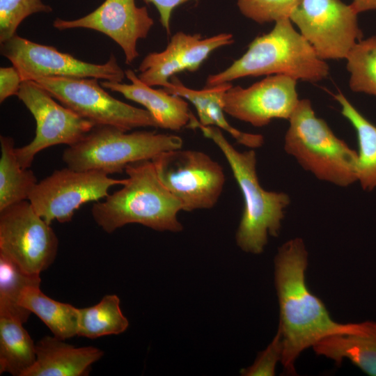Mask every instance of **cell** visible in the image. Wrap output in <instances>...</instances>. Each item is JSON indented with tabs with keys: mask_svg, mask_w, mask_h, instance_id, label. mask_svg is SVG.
Wrapping results in <instances>:
<instances>
[{
	"mask_svg": "<svg viewBox=\"0 0 376 376\" xmlns=\"http://www.w3.org/2000/svg\"><path fill=\"white\" fill-rule=\"evenodd\" d=\"M308 253L301 238L282 244L274 259V280L280 308L283 340L281 362L295 373V363L306 349L322 338L355 331L360 323L342 324L332 320L323 302L308 288Z\"/></svg>",
	"mask_w": 376,
	"mask_h": 376,
	"instance_id": "6da1fadb",
	"label": "cell"
},
{
	"mask_svg": "<svg viewBox=\"0 0 376 376\" xmlns=\"http://www.w3.org/2000/svg\"><path fill=\"white\" fill-rule=\"evenodd\" d=\"M124 171L123 187L92 206L95 222L107 233L129 224L161 232L182 230L178 219L182 204L161 182L152 160L130 164Z\"/></svg>",
	"mask_w": 376,
	"mask_h": 376,
	"instance_id": "7a4b0ae2",
	"label": "cell"
},
{
	"mask_svg": "<svg viewBox=\"0 0 376 376\" xmlns=\"http://www.w3.org/2000/svg\"><path fill=\"white\" fill-rule=\"evenodd\" d=\"M189 128L200 129L211 139L227 159L244 199L242 217L235 234L237 245L246 253H261L268 236L277 237L289 205V196L283 192L265 190L260 184L253 149L240 152L225 138L219 128L204 126L194 117Z\"/></svg>",
	"mask_w": 376,
	"mask_h": 376,
	"instance_id": "3957f363",
	"label": "cell"
},
{
	"mask_svg": "<svg viewBox=\"0 0 376 376\" xmlns=\"http://www.w3.org/2000/svg\"><path fill=\"white\" fill-rule=\"evenodd\" d=\"M329 66L293 27L289 17L275 22L268 33L256 37L247 51L228 68L208 76L206 86L245 77L285 75L311 82L327 77Z\"/></svg>",
	"mask_w": 376,
	"mask_h": 376,
	"instance_id": "277c9868",
	"label": "cell"
},
{
	"mask_svg": "<svg viewBox=\"0 0 376 376\" xmlns=\"http://www.w3.org/2000/svg\"><path fill=\"white\" fill-rule=\"evenodd\" d=\"M284 150L315 178L346 187L357 179V152L315 116L308 99L299 100L289 118Z\"/></svg>",
	"mask_w": 376,
	"mask_h": 376,
	"instance_id": "5b68a950",
	"label": "cell"
},
{
	"mask_svg": "<svg viewBox=\"0 0 376 376\" xmlns=\"http://www.w3.org/2000/svg\"><path fill=\"white\" fill-rule=\"evenodd\" d=\"M109 125H95L63 153L65 165L78 171L122 173L130 164L152 160L159 154L181 148L182 139L155 131L128 132Z\"/></svg>",
	"mask_w": 376,
	"mask_h": 376,
	"instance_id": "8992f818",
	"label": "cell"
},
{
	"mask_svg": "<svg viewBox=\"0 0 376 376\" xmlns=\"http://www.w3.org/2000/svg\"><path fill=\"white\" fill-rule=\"evenodd\" d=\"M164 186L182 204V210L210 209L217 203L226 178L222 166L207 154L181 148L152 159Z\"/></svg>",
	"mask_w": 376,
	"mask_h": 376,
	"instance_id": "52a82bcc",
	"label": "cell"
},
{
	"mask_svg": "<svg viewBox=\"0 0 376 376\" xmlns=\"http://www.w3.org/2000/svg\"><path fill=\"white\" fill-rule=\"evenodd\" d=\"M54 99L95 125H109L130 131L159 127L146 110L114 98L95 78L42 77L35 81Z\"/></svg>",
	"mask_w": 376,
	"mask_h": 376,
	"instance_id": "ba28073f",
	"label": "cell"
},
{
	"mask_svg": "<svg viewBox=\"0 0 376 376\" xmlns=\"http://www.w3.org/2000/svg\"><path fill=\"white\" fill-rule=\"evenodd\" d=\"M125 179H115L99 171H78L66 166L38 182L29 196L35 211L49 224L56 220H72L82 205L104 198L109 189L123 185Z\"/></svg>",
	"mask_w": 376,
	"mask_h": 376,
	"instance_id": "9c48e42d",
	"label": "cell"
},
{
	"mask_svg": "<svg viewBox=\"0 0 376 376\" xmlns=\"http://www.w3.org/2000/svg\"><path fill=\"white\" fill-rule=\"evenodd\" d=\"M58 239L29 200L0 211V253L25 272L40 274L54 261Z\"/></svg>",
	"mask_w": 376,
	"mask_h": 376,
	"instance_id": "30bf717a",
	"label": "cell"
},
{
	"mask_svg": "<svg viewBox=\"0 0 376 376\" xmlns=\"http://www.w3.org/2000/svg\"><path fill=\"white\" fill-rule=\"evenodd\" d=\"M357 14L340 0H302L289 18L320 58L343 59L363 36Z\"/></svg>",
	"mask_w": 376,
	"mask_h": 376,
	"instance_id": "8fae6325",
	"label": "cell"
},
{
	"mask_svg": "<svg viewBox=\"0 0 376 376\" xmlns=\"http://www.w3.org/2000/svg\"><path fill=\"white\" fill-rule=\"evenodd\" d=\"M17 95L36 123L33 139L27 145L15 148L23 168L29 169L35 156L45 148L61 144L70 146L77 143L95 125L56 102L36 81H23Z\"/></svg>",
	"mask_w": 376,
	"mask_h": 376,
	"instance_id": "7c38bea8",
	"label": "cell"
},
{
	"mask_svg": "<svg viewBox=\"0 0 376 376\" xmlns=\"http://www.w3.org/2000/svg\"><path fill=\"white\" fill-rule=\"evenodd\" d=\"M1 53L18 70L23 81L65 77L121 82L125 76L113 54L104 64L87 63L54 47L36 43L17 34L1 43Z\"/></svg>",
	"mask_w": 376,
	"mask_h": 376,
	"instance_id": "4fadbf2b",
	"label": "cell"
},
{
	"mask_svg": "<svg viewBox=\"0 0 376 376\" xmlns=\"http://www.w3.org/2000/svg\"><path fill=\"white\" fill-rule=\"evenodd\" d=\"M296 84L292 77L275 75L248 88L232 86L223 95L224 112L258 127L274 118L289 120L299 101Z\"/></svg>",
	"mask_w": 376,
	"mask_h": 376,
	"instance_id": "5bb4252c",
	"label": "cell"
},
{
	"mask_svg": "<svg viewBox=\"0 0 376 376\" xmlns=\"http://www.w3.org/2000/svg\"><path fill=\"white\" fill-rule=\"evenodd\" d=\"M153 19L146 7H137L134 0H105L87 15L73 20L57 18L53 26L58 30L85 28L101 32L123 49L125 63L131 65L139 56L137 42L147 37Z\"/></svg>",
	"mask_w": 376,
	"mask_h": 376,
	"instance_id": "9a60e30c",
	"label": "cell"
},
{
	"mask_svg": "<svg viewBox=\"0 0 376 376\" xmlns=\"http://www.w3.org/2000/svg\"><path fill=\"white\" fill-rule=\"evenodd\" d=\"M233 35L220 33L201 38L200 34L175 33L166 49L148 54L141 61L139 78L150 86L164 88L176 73L197 70L215 49L233 42Z\"/></svg>",
	"mask_w": 376,
	"mask_h": 376,
	"instance_id": "2e32d148",
	"label": "cell"
},
{
	"mask_svg": "<svg viewBox=\"0 0 376 376\" xmlns=\"http://www.w3.org/2000/svg\"><path fill=\"white\" fill-rule=\"evenodd\" d=\"M131 84L104 80L102 86L121 93L127 99L143 105L157 122L159 128L180 130L187 127L192 113L186 100L162 89H155L143 83L130 69L125 71Z\"/></svg>",
	"mask_w": 376,
	"mask_h": 376,
	"instance_id": "e0dca14e",
	"label": "cell"
},
{
	"mask_svg": "<svg viewBox=\"0 0 376 376\" xmlns=\"http://www.w3.org/2000/svg\"><path fill=\"white\" fill-rule=\"evenodd\" d=\"M36 351V361L24 376H81L104 354L97 347H77L54 336L40 339Z\"/></svg>",
	"mask_w": 376,
	"mask_h": 376,
	"instance_id": "ac0fdd59",
	"label": "cell"
},
{
	"mask_svg": "<svg viewBox=\"0 0 376 376\" xmlns=\"http://www.w3.org/2000/svg\"><path fill=\"white\" fill-rule=\"evenodd\" d=\"M230 86L231 84L225 83L195 90L185 86L174 75L163 89L191 102L197 111L201 125L221 128L231 135L238 143L251 149L259 148L264 143L262 135L244 132L233 127L224 116L223 95Z\"/></svg>",
	"mask_w": 376,
	"mask_h": 376,
	"instance_id": "d6986e66",
	"label": "cell"
},
{
	"mask_svg": "<svg viewBox=\"0 0 376 376\" xmlns=\"http://www.w3.org/2000/svg\"><path fill=\"white\" fill-rule=\"evenodd\" d=\"M313 350L340 363L349 359L365 373L376 376V322H360L355 331L331 335L316 343Z\"/></svg>",
	"mask_w": 376,
	"mask_h": 376,
	"instance_id": "ffe728a7",
	"label": "cell"
},
{
	"mask_svg": "<svg viewBox=\"0 0 376 376\" xmlns=\"http://www.w3.org/2000/svg\"><path fill=\"white\" fill-rule=\"evenodd\" d=\"M40 285L26 288L19 304L36 315L55 337L65 340L77 336L79 308L51 299L41 291Z\"/></svg>",
	"mask_w": 376,
	"mask_h": 376,
	"instance_id": "44dd1931",
	"label": "cell"
},
{
	"mask_svg": "<svg viewBox=\"0 0 376 376\" xmlns=\"http://www.w3.org/2000/svg\"><path fill=\"white\" fill-rule=\"evenodd\" d=\"M23 324L0 316V374L24 376L36 361V344Z\"/></svg>",
	"mask_w": 376,
	"mask_h": 376,
	"instance_id": "7402d4cb",
	"label": "cell"
},
{
	"mask_svg": "<svg viewBox=\"0 0 376 376\" xmlns=\"http://www.w3.org/2000/svg\"><path fill=\"white\" fill-rule=\"evenodd\" d=\"M341 113L354 128L358 141L357 179L366 191L376 189V126L366 119L341 93L334 95Z\"/></svg>",
	"mask_w": 376,
	"mask_h": 376,
	"instance_id": "603a6c76",
	"label": "cell"
},
{
	"mask_svg": "<svg viewBox=\"0 0 376 376\" xmlns=\"http://www.w3.org/2000/svg\"><path fill=\"white\" fill-rule=\"evenodd\" d=\"M0 211L28 200L38 183L33 172L23 168L17 158L12 137L1 136Z\"/></svg>",
	"mask_w": 376,
	"mask_h": 376,
	"instance_id": "cb8c5ba5",
	"label": "cell"
},
{
	"mask_svg": "<svg viewBox=\"0 0 376 376\" xmlns=\"http://www.w3.org/2000/svg\"><path fill=\"white\" fill-rule=\"evenodd\" d=\"M40 274H30L11 259L0 253V316L26 323L31 312L19 304L22 292L32 285H40Z\"/></svg>",
	"mask_w": 376,
	"mask_h": 376,
	"instance_id": "d4e9b609",
	"label": "cell"
},
{
	"mask_svg": "<svg viewBox=\"0 0 376 376\" xmlns=\"http://www.w3.org/2000/svg\"><path fill=\"white\" fill-rule=\"evenodd\" d=\"M129 322L122 313L116 295H106L92 306L79 308L77 336L96 338L123 333Z\"/></svg>",
	"mask_w": 376,
	"mask_h": 376,
	"instance_id": "484cf974",
	"label": "cell"
},
{
	"mask_svg": "<svg viewBox=\"0 0 376 376\" xmlns=\"http://www.w3.org/2000/svg\"><path fill=\"white\" fill-rule=\"evenodd\" d=\"M346 59L351 90L376 96V36L359 41Z\"/></svg>",
	"mask_w": 376,
	"mask_h": 376,
	"instance_id": "4316f807",
	"label": "cell"
},
{
	"mask_svg": "<svg viewBox=\"0 0 376 376\" xmlns=\"http://www.w3.org/2000/svg\"><path fill=\"white\" fill-rule=\"evenodd\" d=\"M52 10L42 0H0L1 43L13 37L19 25L28 16Z\"/></svg>",
	"mask_w": 376,
	"mask_h": 376,
	"instance_id": "83f0119b",
	"label": "cell"
},
{
	"mask_svg": "<svg viewBox=\"0 0 376 376\" xmlns=\"http://www.w3.org/2000/svg\"><path fill=\"white\" fill-rule=\"evenodd\" d=\"M302 0H237L241 13L259 23L276 22L289 17Z\"/></svg>",
	"mask_w": 376,
	"mask_h": 376,
	"instance_id": "f1b7e54d",
	"label": "cell"
},
{
	"mask_svg": "<svg viewBox=\"0 0 376 376\" xmlns=\"http://www.w3.org/2000/svg\"><path fill=\"white\" fill-rule=\"evenodd\" d=\"M283 352V340L281 330L277 333L267 348L261 352L254 363L241 370L244 376H273L275 375L276 366L281 361Z\"/></svg>",
	"mask_w": 376,
	"mask_h": 376,
	"instance_id": "f546056e",
	"label": "cell"
},
{
	"mask_svg": "<svg viewBox=\"0 0 376 376\" xmlns=\"http://www.w3.org/2000/svg\"><path fill=\"white\" fill-rule=\"evenodd\" d=\"M23 82L18 70L13 66L0 68V102L17 95Z\"/></svg>",
	"mask_w": 376,
	"mask_h": 376,
	"instance_id": "4dcf8cb0",
	"label": "cell"
},
{
	"mask_svg": "<svg viewBox=\"0 0 376 376\" xmlns=\"http://www.w3.org/2000/svg\"><path fill=\"white\" fill-rule=\"evenodd\" d=\"M146 3H152L157 8L159 20L167 33H170V21L173 9L189 0H143ZM197 1V0H195Z\"/></svg>",
	"mask_w": 376,
	"mask_h": 376,
	"instance_id": "1f68e13d",
	"label": "cell"
},
{
	"mask_svg": "<svg viewBox=\"0 0 376 376\" xmlns=\"http://www.w3.org/2000/svg\"><path fill=\"white\" fill-rule=\"evenodd\" d=\"M357 13L376 9V0H353L350 4Z\"/></svg>",
	"mask_w": 376,
	"mask_h": 376,
	"instance_id": "d6a6232c",
	"label": "cell"
}]
</instances>
